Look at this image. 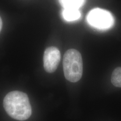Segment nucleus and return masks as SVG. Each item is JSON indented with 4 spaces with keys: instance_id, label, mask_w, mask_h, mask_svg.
Masks as SVG:
<instances>
[{
    "instance_id": "obj_1",
    "label": "nucleus",
    "mask_w": 121,
    "mask_h": 121,
    "mask_svg": "<svg viewBox=\"0 0 121 121\" xmlns=\"http://www.w3.org/2000/svg\"><path fill=\"white\" fill-rule=\"evenodd\" d=\"M4 108L12 118L25 121L31 115V107L26 94L20 91H13L6 95L3 102Z\"/></svg>"
},
{
    "instance_id": "obj_2",
    "label": "nucleus",
    "mask_w": 121,
    "mask_h": 121,
    "mask_svg": "<svg viewBox=\"0 0 121 121\" xmlns=\"http://www.w3.org/2000/svg\"><path fill=\"white\" fill-rule=\"evenodd\" d=\"M65 78L71 82L81 79L83 72V62L81 54L75 49H69L64 54L63 60Z\"/></svg>"
},
{
    "instance_id": "obj_3",
    "label": "nucleus",
    "mask_w": 121,
    "mask_h": 121,
    "mask_svg": "<svg viewBox=\"0 0 121 121\" xmlns=\"http://www.w3.org/2000/svg\"><path fill=\"white\" fill-rule=\"evenodd\" d=\"M87 20L91 26L100 30L110 29L114 23L113 15L107 10L99 8L91 10L87 15Z\"/></svg>"
},
{
    "instance_id": "obj_4",
    "label": "nucleus",
    "mask_w": 121,
    "mask_h": 121,
    "mask_svg": "<svg viewBox=\"0 0 121 121\" xmlns=\"http://www.w3.org/2000/svg\"><path fill=\"white\" fill-rule=\"evenodd\" d=\"M60 60V53L54 47H50L45 50L43 57V65L45 71L53 73L56 70Z\"/></svg>"
},
{
    "instance_id": "obj_5",
    "label": "nucleus",
    "mask_w": 121,
    "mask_h": 121,
    "mask_svg": "<svg viewBox=\"0 0 121 121\" xmlns=\"http://www.w3.org/2000/svg\"><path fill=\"white\" fill-rule=\"evenodd\" d=\"M62 15L65 20L68 22L78 20L81 15L80 10L74 9H63Z\"/></svg>"
},
{
    "instance_id": "obj_6",
    "label": "nucleus",
    "mask_w": 121,
    "mask_h": 121,
    "mask_svg": "<svg viewBox=\"0 0 121 121\" xmlns=\"http://www.w3.org/2000/svg\"><path fill=\"white\" fill-rule=\"evenodd\" d=\"M63 9H78L83 6L86 0H59Z\"/></svg>"
},
{
    "instance_id": "obj_7",
    "label": "nucleus",
    "mask_w": 121,
    "mask_h": 121,
    "mask_svg": "<svg viewBox=\"0 0 121 121\" xmlns=\"http://www.w3.org/2000/svg\"><path fill=\"white\" fill-rule=\"evenodd\" d=\"M111 81L115 86L121 87V67L116 68L113 71L112 74Z\"/></svg>"
},
{
    "instance_id": "obj_8",
    "label": "nucleus",
    "mask_w": 121,
    "mask_h": 121,
    "mask_svg": "<svg viewBox=\"0 0 121 121\" xmlns=\"http://www.w3.org/2000/svg\"><path fill=\"white\" fill-rule=\"evenodd\" d=\"M2 21L1 17H0V32H1V30L2 29Z\"/></svg>"
}]
</instances>
